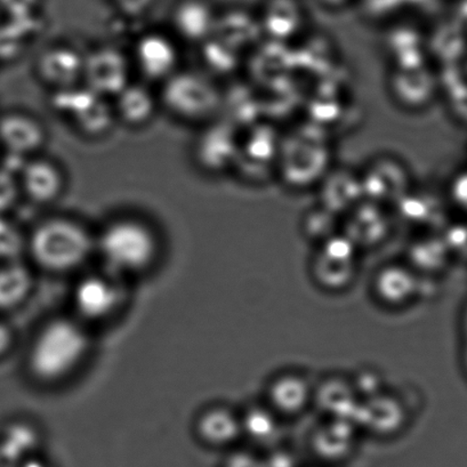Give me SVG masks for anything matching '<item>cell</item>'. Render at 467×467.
I'll return each instance as SVG.
<instances>
[{
  "mask_svg": "<svg viewBox=\"0 0 467 467\" xmlns=\"http://www.w3.org/2000/svg\"><path fill=\"white\" fill-rule=\"evenodd\" d=\"M85 54L71 45L57 44L45 48L36 61V72L54 90L83 84Z\"/></svg>",
  "mask_w": 467,
  "mask_h": 467,
  "instance_id": "30bf717a",
  "label": "cell"
},
{
  "mask_svg": "<svg viewBox=\"0 0 467 467\" xmlns=\"http://www.w3.org/2000/svg\"><path fill=\"white\" fill-rule=\"evenodd\" d=\"M47 140V129L31 113L12 110L0 115V149L11 156L29 160L40 154Z\"/></svg>",
  "mask_w": 467,
  "mask_h": 467,
  "instance_id": "9c48e42d",
  "label": "cell"
},
{
  "mask_svg": "<svg viewBox=\"0 0 467 467\" xmlns=\"http://www.w3.org/2000/svg\"><path fill=\"white\" fill-rule=\"evenodd\" d=\"M242 417L243 432H247L254 437L270 435L276 430L275 415L267 412L263 408H251Z\"/></svg>",
  "mask_w": 467,
  "mask_h": 467,
  "instance_id": "ac0fdd59",
  "label": "cell"
},
{
  "mask_svg": "<svg viewBox=\"0 0 467 467\" xmlns=\"http://www.w3.org/2000/svg\"><path fill=\"white\" fill-rule=\"evenodd\" d=\"M174 37L190 44L206 43L215 29L214 16L203 0H181L171 16Z\"/></svg>",
  "mask_w": 467,
  "mask_h": 467,
  "instance_id": "7c38bea8",
  "label": "cell"
},
{
  "mask_svg": "<svg viewBox=\"0 0 467 467\" xmlns=\"http://www.w3.org/2000/svg\"><path fill=\"white\" fill-rule=\"evenodd\" d=\"M376 290L389 304H402L414 293L412 276L399 267H389L379 275Z\"/></svg>",
  "mask_w": 467,
  "mask_h": 467,
  "instance_id": "e0dca14e",
  "label": "cell"
},
{
  "mask_svg": "<svg viewBox=\"0 0 467 467\" xmlns=\"http://www.w3.org/2000/svg\"><path fill=\"white\" fill-rule=\"evenodd\" d=\"M119 276L104 272L83 276L72 292L76 318L88 324H101L124 306L126 292Z\"/></svg>",
  "mask_w": 467,
  "mask_h": 467,
  "instance_id": "5b68a950",
  "label": "cell"
},
{
  "mask_svg": "<svg viewBox=\"0 0 467 467\" xmlns=\"http://www.w3.org/2000/svg\"><path fill=\"white\" fill-rule=\"evenodd\" d=\"M229 130L210 121L194 142V160L201 169L211 173L221 171L230 161Z\"/></svg>",
  "mask_w": 467,
  "mask_h": 467,
  "instance_id": "5bb4252c",
  "label": "cell"
},
{
  "mask_svg": "<svg viewBox=\"0 0 467 467\" xmlns=\"http://www.w3.org/2000/svg\"><path fill=\"white\" fill-rule=\"evenodd\" d=\"M160 86L161 108L184 124L205 125L220 109V92L202 71L181 67Z\"/></svg>",
  "mask_w": 467,
  "mask_h": 467,
  "instance_id": "277c9868",
  "label": "cell"
},
{
  "mask_svg": "<svg viewBox=\"0 0 467 467\" xmlns=\"http://www.w3.org/2000/svg\"><path fill=\"white\" fill-rule=\"evenodd\" d=\"M90 348L88 325L76 317H57L36 334L28 353V369L40 383L63 382L88 359Z\"/></svg>",
  "mask_w": 467,
  "mask_h": 467,
  "instance_id": "6da1fadb",
  "label": "cell"
},
{
  "mask_svg": "<svg viewBox=\"0 0 467 467\" xmlns=\"http://www.w3.org/2000/svg\"><path fill=\"white\" fill-rule=\"evenodd\" d=\"M17 467H49L47 462L38 460V458L30 457L28 460L19 462Z\"/></svg>",
  "mask_w": 467,
  "mask_h": 467,
  "instance_id": "44dd1931",
  "label": "cell"
},
{
  "mask_svg": "<svg viewBox=\"0 0 467 467\" xmlns=\"http://www.w3.org/2000/svg\"><path fill=\"white\" fill-rule=\"evenodd\" d=\"M17 176L22 196L36 205H52L66 192L65 171L51 158L40 154L29 158Z\"/></svg>",
  "mask_w": 467,
  "mask_h": 467,
  "instance_id": "ba28073f",
  "label": "cell"
},
{
  "mask_svg": "<svg viewBox=\"0 0 467 467\" xmlns=\"http://www.w3.org/2000/svg\"><path fill=\"white\" fill-rule=\"evenodd\" d=\"M15 342L16 335L11 326L0 320V359L10 353Z\"/></svg>",
  "mask_w": 467,
  "mask_h": 467,
  "instance_id": "ffe728a7",
  "label": "cell"
},
{
  "mask_svg": "<svg viewBox=\"0 0 467 467\" xmlns=\"http://www.w3.org/2000/svg\"><path fill=\"white\" fill-rule=\"evenodd\" d=\"M95 253L106 271L122 278L151 269L160 257L161 240L147 221L122 215L109 221L95 235Z\"/></svg>",
  "mask_w": 467,
  "mask_h": 467,
  "instance_id": "7a4b0ae2",
  "label": "cell"
},
{
  "mask_svg": "<svg viewBox=\"0 0 467 467\" xmlns=\"http://www.w3.org/2000/svg\"><path fill=\"white\" fill-rule=\"evenodd\" d=\"M28 251L40 269L67 274L95 253V235L74 217L54 215L40 221L29 235Z\"/></svg>",
  "mask_w": 467,
  "mask_h": 467,
  "instance_id": "3957f363",
  "label": "cell"
},
{
  "mask_svg": "<svg viewBox=\"0 0 467 467\" xmlns=\"http://www.w3.org/2000/svg\"><path fill=\"white\" fill-rule=\"evenodd\" d=\"M117 121L130 129H142L156 117L160 97L148 83L131 80L111 99Z\"/></svg>",
  "mask_w": 467,
  "mask_h": 467,
  "instance_id": "8fae6325",
  "label": "cell"
},
{
  "mask_svg": "<svg viewBox=\"0 0 467 467\" xmlns=\"http://www.w3.org/2000/svg\"><path fill=\"white\" fill-rule=\"evenodd\" d=\"M131 66L145 83L162 84L181 69L178 39L162 31H148L135 40Z\"/></svg>",
  "mask_w": 467,
  "mask_h": 467,
  "instance_id": "8992f818",
  "label": "cell"
},
{
  "mask_svg": "<svg viewBox=\"0 0 467 467\" xmlns=\"http://www.w3.org/2000/svg\"><path fill=\"white\" fill-rule=\"evenodd\" d=\"M196 433L201 441L211 447H225L243 433L242 417L226 407L203 410L196 420Z\"/></svg>",
  "mask_w": 467,
  "mask_h": 467,
  "instance_id": "4fadbf2b",
  "label": "cell"
},
{
  "mask_svg": "<svg viewBox=\"0 0 467 467\" xmlns=\"http://www.w3.org/2000/svg\"><path fill=\"white\" fill-rule=\"evenodd\" d=\"M19 462L13 461L12 458L6 455L5 452L0 449V467H17Z\"/></svg>",
  "mask_w": 467,
  "mask_h": 467,
  "instance_id": "7402d4cb",
  "label": "cell"
},
{
  "mask_svg": "<svg viewBox=\"0 0 467 467\" xmlns=\"http://www.w3.org/2000/svg\"><path fill=\"white\" fill-rule=\"evenodd\" d=\"M311 396L310 385L299 375H280L272 380L269 387L272 406L283 414H298L306 408Z\"/></svg>",
  "mask_w": 467,
  "mask_h": 467,
  "instance_id": "9a60e30c",
  "label": "cell"
},
{
  "mask_svg": "<svg viewBox=\"0 0 467 467\" xmlns=\"http://www.w3.org/2000/svg\"><path fill=\"white\" fill-rule=\"evenodd\" d=\"M43 0H0V10L13 21L29 20L37 15Z\"/></svg>",
  "mask_w": 467,
  "mask_h": 467,
  "instance_id": "d6986e66",
  "label": "cell"
},
{
  "mask_svg": "<svg viewBox=\"0 0 467 467\" xmlns=\"http://www.w3.org/2000/svg\"><path fill=\"white\" fill-rule=\"evenodd\" d=\"M133 72L130 56L103 45L85 54L83 85L99 97L112 99L133 80Z\"/></svg>",
  "mask_w": 467,
  "mask_h": 467,
  "instance_id": "52a82bcc",
  "label": "cell"
},
{
  "mask_svg": "<svg viewBox=\"0 0 467 467\" xmlns=\"http://www.w3.org/2000/svg\"><path fill=\"white\" fill-rule=\"evenodd\" d=\"M33 289L34 276L28 267L17 263L0 267V311L19 307Z\"/></svg>",
  "mask_w": 467,
  "mask_h": 467,
  "instance_id": "2e32d148",
  "label": "cell"
}]
</instances>
